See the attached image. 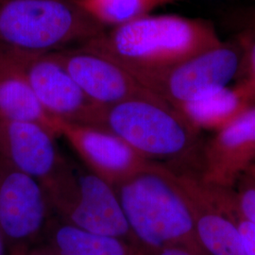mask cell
I'll return each mask as SVG.
<instances>
[{
    "instance_id": "obj_26",
    "label": "cell",
    "mask_w": 255,
    "mask_h": 255,
    "mask_svg": "<svg viewBox=\"0 0 255 255\" xmlns=\"http://www.w3.org/2000/svg\"><path fill=\"white\" fill-rule=\"evenodd\" d=\"M3 1H5V0H0V3H1V2H3Z\"/></svg>"
},
{
    "instance_id": "obj_23",
    "label": "cell",
    "mask_w": 255,
    "mask_h": 255,
    "mask_svg": "<svg viewBox=\"0 0 255 255\" xmlns=\"http://www.w3.org/2000/svg\"><path fill=\"white\" fill-rule=\"evenodd\" d=\"M0 255H9L7 246H6V242L4 240V237L2 236L1 231H0Z\"/></svg>"
},
{
    "instance_id": "obj_12",
    "label": "cell",
    "mask_w": 255,
    "mask_h": 255,
    "mask_svg": "<svg viewBox=\"0 0 255 255\" xmlns=\"http://www.w3.org/2000/svg\"><path fill=\"white\" fill-rule=\"evenodd\" d=\"M255 163V106L217 131L203 147L201 180L232 188Z\"/></svg>"
},
{
    "instance_id": "obj_16",
    "label": "cell",
    "mask_w": 255,
    "mask_h": 255,
    "mask_svg": "<svg viewBox=\"0 0 255 255\" xmlns=\"http://www.w3.org/2000/svg\"><path fill=\"white\" fill-rule=\"evenodd\" d=\"M253 107L236 86L225 87L209 97L182 104L177 111L198 130L216 129L228 125L247 109Z\"/></svg>"
},
{
    "instance_id": "obj_22",
    "label": "cell",
    "mask_w": 255,
    "mask_h": 255,
    "mask_svg": "<svg viewBox=\"0 0 255 255\" xmlns=\"http://www.w3.org/2000/svg\"><path fill=\"white\" fill-rule=\"evenodd\" d=\"M26 255H55L52 254L48 249H46V247L43 245H38V246L33 248L32 250H30Z\"/></svg>"
},
{
    "instance_id": "obj_20",
    "label": "cell",
    "mask_w": 255,
    "mask_h": 255,
    "mask_svg": "<svg viewBox=\"0 0 255 255\" xmlns=\"http://www.w3.org/2000/svg\"><path fill=\"white\" fill-rule=\"evenodd\" d=\"M237 227L240 233L246 255H255V225L244 219L240 212L237 218Z\"/></svg>"
},
{
    "instance_id": "obj_4",
    "label": "cell",
    "mask_w": 255,
    "mask_h": 255,
    "mask_svg": "<svg viewBox=\"0 0 255 255\" xmlns=\"http://www.w3.org/2000/svg\"><path fill=\"white\" fill-rule=\"evenodd\" d=\"M105 30L73 0L0 3V49L51 53L83 46Z\"/></svg>"
},
{
    "instance_id": "obj_2",
    "label": "cell",
    "mask_w": 255,
    "mask_h": 255,
    "mask_svg": "<svg viewBox=\"0 0 255 255\" xmlns=\"http://www.w3.org/2000/svg\"><path fill=\"white\" fill-rule=\"evenodd\" d=\"M90 126L108 129L146 161L174 173H201L200 130L154 94L99 106Z\"/></svg>"
},
{
    "instance_id": "obj_8",
    "label": "cell",
    "mask_w": 255,
    "mask_h": 255,
    "mask_svg": "<svg viewBox=\"0 0 255 255\" xmlns=\"http://www.w3.org/2000/svg\"><path fill=\"white\" fill-rule=\"evenodd\" d=\"M0 55L25 77L47 114L69 123L91 124L99 106L87 99L55 52L0 49Z\"/></svg>"
},
{
    "instance_id": "obj_5",
    "label": "cell",
    "mask_w": 255,
    "mask_h": 255,
    "mask_svg": "<svg viewBox=\"0 0 255 255\" xmlns=\"http://www.w3.org/2000/svg\"><path fill=\"white\" fill-rule=\"evenodd\" d=\"M43 185L58 219L95 234L135 244L115 186L84 165L65 158Z\"/></svg>"
},
{
    "instance_id": "obj_19",
    "label": "cell",
    "mask_w": 255,
    "mask_h": 255,
    "mask_svg": "<svg viewBox=\"0 0 255 255\" xmlns=\"http://www.w3.org/2000/svg\"><path fill=\"white\" fill-rule=\"evenodd\" d=\"M237 182L238 189L234 193L238 210L244 219L255 225V175L248 169Z\"/></svg>"
},
{
    "instance_id": "obj_21",
    "label": "cell",
    "mask_w": 255,
    "mask_h": 255,
    "mask_svg": "<svg viewBox=\"0 0 255 255\" xmlns=\"http://www.w3.org/2000/svg\"><path fill=\"white\" fill-rule=\"evenodd\" d=\"M146 255H195L186 249L180 247H170L165 248L152 253H146Z\"/></svg>"
},
{
    "instance_id": "obj_11",
    "label": "cell",
    "mask_w": 255,
    "mask_h": 255,
    "mask_svg": "<svg viewBox=\"0 0 255 255\" xmlns=\"http://www.w3.org/2000/svg\"><path fill=\"white\" fill-rule=\"evenodd\" d=\"M61 136L65 138L86 168L114 186L150 163L120 137L103 128L62 121Z\"/></svg>"
},
{
    "instance_id": "obj_9",
    "label": "cell",
    "mask_w": 255,
    "mask_h": 255,
    "mask_svg": "<svg viewBox=\"0 0 255 255\" xmlns=\"http://www.w3.org/2000/svg\"><path fill=\"white\" fill-rule=\"evenodd\" d=\"M189 201L195 230L208 255H246L237 227L238 207L232 188L203 182L194 173H175Z\"/></svg>"
},
{
    "instance_id": "obj_13",
    "label": "cell",
    "mask_w": 255,
    "mask_h": 255,
    "mask_svg": "<svg viewBox=\"0 0 255 255\" xmlns=\"http://www.w3.org/2000/svg\"><path fill=\"white\" fill-rule=\"evenodd\" d=\"M56 137L38 123L0 120V158L44 184L65 159Z\"/></svg>"
},
{
    "instance_id": "obj_24",
    "label": "cell",
    "mask_w": 255,
    "mask_h": 255,
    "mask_svg": "<svg viewBox=\"0 0 255 255\" xmlns=\"http://www.w3.org/2000/svg\"><path fill=\"white\" fill-rule=\"evenodd\" d=\"M74 2H76L78 5H80L81 7L84 6V5H87V4H90L93 2H98V1H101V0H73Z\"/></svg>"
},
{
    "instance_id": "obj_17",
    "label": "cell",
    "mask_w": 255,
    "mask_h": 255,
    "mask_svg": "<svg viewBox=\"0 0 255 255\" xmlns=\"http://www.w3.org/2000/svg\"><path fill=\"white\" fill-rule=\"evenodd\" d=\"M182 0H102L82 7L103 27H116Z\"/></svg>"
},
{
    "instance_id": "obj_1",
    "label": "cell",
    "mask_w": 255,
    "mask_h": 255,
    "mask_svg": "<svg viewBox=\"0 0 255 255\" xmlns=\"http://www.w3.org/2000/svg\"><path fill=\"white\" fill-rule=\"evenodd\" d=\"M115 189L133 240L146 253L180 247L208 255L197 237L186 194L170 169L149 163Z\"/></svg>"
},
{
    "instance_id": "obj_14",
    "label": "cell",
    "mask_w": 255,
    "mask_h": 255,
    "mask_svg": "<svg viewBox=\"0 0 255 255\" xmlns=\"http://www.w3.org/2000/svg\"><path fill=\"white\" fill-rule=\"evenodd\" d=\"M40 245L55 255H146L136 244L76 227L53 217Z\"/></svg>"
},
{
    "instance_id": "obj_3",
    "label": "cell",
    "mask_w": 255,
    "mask_h": 255,
    "mask_svg": "<svg viewBox=\"0 0 255 255\" xmlns=\"http://www.w3.org/2000/svg\"><path fill=\"white\" fill-rule=\"evenodd\" d=\"M221 44L215 27L203 19L147 14L106 29L83 46L126 69H152L181 63Z\"/></svg>"
},
{
    "instance_id": "obj_6",
    "label": "cell",
    "mask_w": 255,
    "mask_h": 255,
    "mask_svg": "<svg viewBox=\"0 0 255 255\" xmlns=\"http://www.w3.org/2000/svg\"><path fill=\"white\" fill-rule=\"evenodd\" d=\"M244 58L240 38L181 63L152 69H127L146 90L174 109L228 87L239 76Z\"/></svg>"
},
{
    "instance_id": "obj_15",
    "label": "cell",
    "mask_w": 255,
    "mask_h": 255,
    "mask_svg": "<svg viewBox=\"0 0 255 255\" xmlns=\"http://www.w3.org/2000/svg\"><path fill=\"white\" fill-rule=\"evenodd\" d=\"M0 120L34 122L61 136L62 121L47 114L27 80L0 55Z\"/></svg>"
},
{
    "instance_id": "obj_18",
    "label": "cell",
    "mask_w": 255,
    "mask_h": 255,
    "mask_svg": "<svg viewBox=\"0 0 255 255\" xmlns=\"http://www.w3.org/2000/svg\"><path fill=\"white\" fill-rule=\"evenodd\" d=\"M244 48V58L239 76L243 78L237 86L252 106H255V24L240 36Z\"/></svg>"
},
{
    "instance_id": "obj_10",
    "label": "cell",
    "mask_w": 255,
    "mask_h": 255,
    "mask_svg": "<svg viewBox=\"0 0 255 255\" xmlns=\"http://www.w3.org/2000/svg\"><path fill=\"white\" fill-rule=\"evenodd\" d=\"M55 53L87 99L98 106L152 94L121 64L88 47L76 46Z\"/></svg>"
},
{
    "instance_id": "obj_7",
    "label": "cell",
    "mask_w": 255,
    "mask_h": 255,
    "mask_svg": "<svg viewBox=\"0 0 255 255\" xmlns=\"http://www.w3.org/2000/svg\"><path fill=\"white\" fill-rule=\"evenodd\" d=\"M53 217L44 185L0 158V231L8 255L40 245Z\"/></svg>"
},
{
    "instance_id": "obj_25",
    "label": "cell",
    "mask_w": 255,
    "mask_h": 255,
    "mask_svg": "<svg viewBox=\"0 0 255 255\" xmlns=\"http://www.w3.org/2000/svg\"><path fill=\"white\" fill-rule=\"evenodd\" d=\"M249 170H250V171H252V172H253V173L255 174V164H253V165H252L250 168H249Z\"/></svg>"
}]
</instances>
